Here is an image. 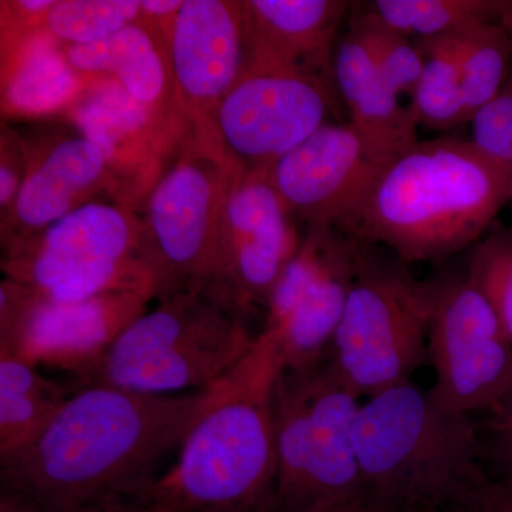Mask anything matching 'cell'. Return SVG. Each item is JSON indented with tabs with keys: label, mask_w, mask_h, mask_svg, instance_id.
Here are the masks:
<instances>
[{
	"label": "cell",
	"mask_w": 512,
	"mask_h": 512,
	"mask_svg": "<svg viewBox=\"0 0 512 512\" xmlns=\"http://www.w3.org/2000/svg\"><path fill=\"white\" fill-rule=\"evenodd\" d=\"M439 278H416L387 249L366 244L326 363L356 396L410 382L429 363Z\"/></svg>",
	"instance_id": "obj_6"
},
{
	"label": "cell",
	"mask_w": 512,
	"mask_h": 512,
	"mask_svg": "<svg viewBox=\"0 0 512 512\" xmlns=\"http://www.w3.org/2000/svg\"><path fill=\"white\" fill-rule=\"evenodd\" d=\"M484 414L477 427L485 470L494 471L491 478L512 483V384L503 399Z\"/></svg>",
	"instance_id": "obj_31"
},
{
	"label": "cell",
	"mask_w": 512,
	"mask_h": 512,
	"mask_svg": "<svg viewBox=\"0 0 512 512\" xmlns=\"http://www.w3.org/2000/svg\"><path fill=\"white\" fill-rule=\"evenodd\" d=\"M444 512H512V483L487 477L458 495Z\"/></svg>",
	"instance_id": "obj_33"
},
{
	"label": "cell",
	"mask_w": 512,
	"mask_h": 512,
	"mask_svg": "<svg viewBox=\"0 0 512 512\" xmlns=\"http://www.w3.org/2000/svg\"><path fill=\"white\" fill-rule=\"evenodd\" d=\"M282 369L278 343L261 330L220 397L185 436L177 463L128 500L153 512L274 511L272 394Z\"/></svg>",
	"instance_id": "obj_3"
},
{
	"label": "cell",
	"mask_w": 512,
	"mask_h": 512,
	"mask_svg": "<svg viewBox=\"0 0 512 512\" xmlns=\"http://www.w3.org/2000/svg\"><path fill=\"white\" fill-rule=\"evenodd\" d=\"M421 56L423 70L410 97V111L419 126L448 131L470 123L463 80L453 36L444 35L414 39Z\"/></svg>",
	"instance_id": "obj_24"
},
{
	"label": "cell",
	"mask_w": 512,
	"mask_h": 512,
	"mask_svg": "<svg viewBox=\"0 0 512 512\" xmlns=\"http://www.w3.org/2000/svg\"><path fill=\"white\" fill-rule=\"evenodd\" d=\"M151 299L153 295L137 289H111L79 302H52L29 286L3 282L0 356L23 357L79 379L147 312Z\"/></svg>",
	"instance_id": "obj_10"
},
{
	"label": "cell",
	"mask_w": 512,
	"mask_h": 512,
	"mask_svg": "<svg viewBox=\"0 0 512 512\" xmlns=\"http://www.w3.org/2000/svg\"><path fill=\"white\" fill-rule=\"evenodd\" d=\"M73 512H153L150 508L136 503L133 500H110L106 503L87 505Z\"/></svg>",
	"instance_id": "obj_37"
},
{
	"label": "cell",
	"mask_w": 512,
	"mask_h": 512,
	"mask_svg": "<svg viewBox=\"0 0 512 512\" xmlns=\"http://www.w3.org/2000/svg\"><path fill=\"white\" fill-rule=\"evenodd\" d=\"M365 247L333 227L303 231L269 298L262 328L278 343L284 369L325 362Z\"/></svg>",
	"instance_id": "obj_12"
},
{
	"label": "cell",
	"mask_w": 512,
	"mask_h": 512,
	"mask_svg": "<svg viewBox=\"0 0 512 512\" xmlns=\"http://www.w3.org/2000/svg\"><path fill=\"white\" fill-rule=\"evenodd\" d=\"M468 116L494 99L512 73V35L500 22L477 23L451 33Z\"/></svg>",
	"instance_id": "obj_25"
},
{
	"label": "cell",
	"mask_w": 512,
	"mask_h": 512,
	"mask_svg": "<svg viewBox=\"0 0 512 512\" xmlns=\"http://www.w3.org/2000/svg\"><path fill=\"white\" fill-rule=\"evenodd\" d=\"M64 52L77 72L106 74L138 103L187 131L175 101L170 37L153 23L140 18L100 42L67 46Z\"/></svg>",
	"instance_id": "obj_21"
},
{
	"label": "cell",
	"mask_w": 512,
	"mask_h": 512,
	"mask_svg": "<svg viewBox=\"0 0 512 512\" xmlns=\"http://www.w3.org/2000/svg\"><path fill=\"white\" fill-rule=\"evenodd\" d=\"M170 59L188 137L218 148L215 116L248 62L244 3L184 0L171 30Z\"/></svg>",
	"instance_id": "obj_15"
},
{
	"label": "cell",
	"mask_w": 512,
	"mask_h": 512,
	"mask_svg": "<svg viewBox=\"0 0 512 512\" xmlns=\"http://www.w3.org/2000/svg\"><path fill=\"white\" fill-rule=\"evenodd\" d=\"M402 512H423V511H416V510H404Z\"/></svg>",
	"instance_id": "obj_39"
},
{
	"label": "cell",
	"mask_w": 512,
	"mask_h": 512,
	"mask_svg": "<svg viewBox=\"0 0 512 512\" xmlns=\"http://www.w3.org/2000/svg\"><path fill=\"white\" fill-rule=\"evenodd\" d=\"M0 512H45L35 500L8 487H0Z\"/></svg>",
	"instance_id": "obj_36"
},
{
	"label": "cell",
	"mask_w": 512,
	"mask_h": 512,
	"mask_svg": "<svg viewBox=\"0 0 512 512\" xmlns=\"http://www.w3.org/2000/svg\"><path fill=\"white\" fill-rule=\"evenodd\" d=\"M183 5L184 0H143L141 2V18L153 23L170 37L175 19Z\"/></svg>",
	"instance_id": "obj_35"
},
{
	"label": "cell",
	"mask_w": 512,
	"mask_h": 512,
	"mask_svg": "<svg viewBox=\"0 0 512 512\" xmlns=\"http://www.w3.org/2000/svg\"><path fill=\"white\" fill-rule=\"evenodd\" d=\"M389 164L349 123L328 121L275 161L268 173L299 228L338 229Z\"/></svg>",
	"instance_id": "obj_16"
},
{
	"label": "cell",
	"mask_w": 512,
	"mask_h": 512,
	"mask_svg": "<svg viewBox=\"0 0 512 512\" xmlns=\"http://www.w3.org/2000/svg\"><path fill=\"white\" fill-rule=\"evenodd\" d=\"M352 10L365 30L377 70L384 82L399 96L409 94L412 97L424 63L414 40L412 42L410 37L387 26L367 6H353Z\"/></svg>",
	"instance_id": "obj_29"
},
{
	"label": "cell",
	"mask_w": 512,
	"mask_h": 512,
	"mask_svg": "<svg viewBox=\"0 0 512 512\" xmlns=\"http://www.w3.org/2000/svg\"><path fill=\"white\" fill-rule=\"evenodd\" d=\"M26 146L30 170L15 205L2 220V261L22 254L47 228L96 201L101 192L123 197L106 157L79 130L40 150L30 148L28 141Z\"/></svg>",
	"instance_id": "obj_18"
},
{
	"label": "cell",
	"mask_w": 512,
	"mask_h": 512,
	"mask_svg": "<svg viewBox=\"0 0 512 512\" xmlns=\"http://www.w3.org/2000/svg\"><path fill=\"white\" fill-rule=\"evenodd\" d=\"M512 202V175L473 141H417L383 168L338 228L404 264L446 261L474 247Z\"/></svg>",
	"instance_id": "obj_2"
},
{
	"label": "cell",
	"mask_w": 512,
	"mask_h": 512,
	"mask_svg": "<svg viewBox=\"0 0 512 512\" xmlns=\"http://www.w3.org/2000/svg\"><path fill=\"white\" fill-rule=\"evenodd\" d=\"M6 278L52 302H79L111 289L156 298L143 252L140 215L124 202L92 201L46 229L16 258Z\"/></svg>",
	"instance_id": "obj_8"
},
{
	"label": "cell",
	"mask_w": 512,
	"mask_h": 512,
	"mask_svg": "<svg viewBox=\"0 0 512 512\" xmlns=\"http://www.w3.org/2000/svg\"><path fill=\"white\" fill-rule=\"evenodd\" d=\"M30 170V157L25 138L18 130L2 127L0 137V215L9 214L15 205Z\"/></svg>",
	"instance_id": "obj_32"
},
{
	"label": "cell",
	"mask_w": 512,
	"mask_h": 512,
	"mask_svg": "<svg viewBox=\"0 0 512 512\" xmlns=\"http://www.w3.org/2000/svg\"><path fill=\"white\" fill-rule=\"evenodd\" d=\"M367 8L387 26L407 37L450 35L477 23L500 22V0H377Z\"/></svg>",
	"instance_id": "obj_26"
},
{
	"label": "cell",
	"mask_w": 512,
	"mask_h": 512,
	"mask_svg": "<svg viewBox=\"0 0 512 512\" xmlns=\"http://www.w3.org/2000/svg\"><path fill=\"white\" fill-rule=\"evenodd\" d=\"M73 392L23 357L0 356V463L28 447Z\"/></svg>",
	"instance_id": "obj_23"
},
{
	"label": "cell",
	"mask_w": 512,
	"mask_h": 512,
	"mask_svg": "<svg viewBox=\"0 0 512 512\" xmlns=\"http://www.w3.org/2000/svg\"><path fill=\"white\" fill-rule=\"evenodd\" d=\"M248 59L315 74L335 87L333 56L352 9L345 0H247ZM338 92V90H336Z\"/></svg>",
	"instance_id": "obj_19"
},
{
	"label": "cell",
	"mask_w": 512,
	"mask_h": 512,
	"mask_svg": "<svg viewBox=\"0 0 512 512\" xmlns=\"http://www.w3.org/2000/svg\"><path fill=\"white\" fill-rule=\"evenodd\" d=\"M256 340L247 319L201 293L177 295L138 316L70 386L106 384L160 396L201 392L231 375Z\"/></svg>",
	"instance_id": "obj_5"
},
{
	"label": "cell",
	"mask_w": 512,
	"mask_h": 512,
	"mask_svg": "<svg viewBox=\"0 0 512 512\" xmlns=\"http://www.w3.org/2000/svg\"><path fill=\"white\" fill-rule=\"evenodd\" d=\"M355 450L363 487L402 510L444 512L490 477L476 421L444 412L412 382L360 404Z\"/></svg>",
	"instance_id": "obj_4"
},
{
	"label": "cell",
	"mask_w": 512,
	"mask_h": 512,
	"mask_svg": "<svg viewBox=\"0 0 512 512\" xmlns=\"http://www.w3.org/2000/svg\"><path fill=\"white\" fill-rule=\"evenodd\" d=\"M303 373L308 403L285 414L275 434L279 467L301 488L306 508L366 488L355 450L360 397L340 382L326 360Z\"/></svg>",
	"instance_id": "obj_14"
},
{
	"label": "cell",
	"mask_w": 512,
	"mask_h": 512,
	"mask_svg": "<svg viewBox=\"0 0 512 512\" xmlns=\"http://www.w3.org/2000/svg\"><path fill=\"white\" fill-rule=\"evenodd\" d=\"M333 76L348 110V123L386 163L419 141V124L410 107L403 106L402 97L380 76L365 30L352 9L348 30L336 43Z\"/></svg>",
	"instance_id": "obj_20"
},
{
	"label": "cell",
	"mask_w": 512,
	"mask_h": 512,
	"mask_svg": "<svg viewBox=\"0 0 512 512\" xmlns=\"http://www.w3.org/2000/svg\"><path fill=\"white\" fill-rule=\"evenodd\" d=\"M302 234L268 168L237 165L222 202L214 268L202 295L239 318L258 308L266 311Z\"/></svg>",
	"instance_id": "obj_9"
},
{
	"label": "cell",
	"mask_w": 512,
	"mask_h": 512,
	"mask_svg": "<svg viewBox=\"0 0 512 512\" xmlns=\"http://www.w3.org/2000/svg\"><path fill=\"white\" fill-rule=\"evenodd\" d=\"M431 400L444 412L487 413L512 384V343L466 272L440 276L429 330Z\"/></svg>",
	"instance_id": "obj_13"
},
{
	"label": "cell",
	"mask_w": 512,
	"mask_h": 512,
	"mask_svg": "<svg viewBox=\"0 0 512 512\" xmlns=\"http://www.w3.org/2000/svg\"><path fill=\"white\" fill-rule=\"evenodd\" d=\"M89 86L46 29L13 43L3 70V111L37 117L57 113L79 99Z\"/></svg>",
	"instance_id": "obj_22"
},
{
	"label": "cell",
	"mask_w": 512,
	"mask_h": 512,
	"mask_svg": "<svg viewBox=\"0 0 512 512\" xmlns=\"http://www.w3.org/2000/svg\"><path fill=\"white\" fill-rule=\"evenodd\" d=\"M507 28L510 29L512 32V6L510 10V15H508Z\"/></svg>",
	"instance_id": "obj_38"
},
{
	"label": "cell",
	"mask_w": 512,
	"mask_h": 512,
	"mask_svg": "<svg viewBox=\"0 0 512 512\" xmlns=\"http://www.w3.org/2000/svg\"><path fill=\"white\" fill-rule=\"evenodd\" d=\"M474 146L512 175V73L500 93L470 120Z\"/></svg>",
	"instance_id": "obj_30"
},
{
	"label": "cell",
	"mask_w": 512,
	"mask_h": 512,
	"mask_svg": "<svg viewBox=\"0 0 512 512\" xmlns=\"http://www.w3.org/2000/svg\"><path fill=\"white\" fill-rule=\"evenodd\" d=\"M399 505L383 500L369 490L359 493L343 495L333 500L322 501L313 504L311 507L295 511H274V512H402Z\"/></svg>",
	"instance_id": "obj_34"
},
{
	"label": "cell",
	"mask_w": 512,
	"mask_h": 512,
	"mask_svg": "<svg viewBox=\"0 0 512 512\" xmlns=\"http://www.w3.org/2000/svg\"><path fill=\"white\" fill-rule=\"evenodd\" d=\"M336 94L305 70L248 59L215 116V143L242 167L269 168L330 121Z\"/></svg>",
	"instance_id": "obj_11"
},
{
	"label": "cell",
	"mask_w": 512,
	"mask_h": 512,
	"mask_svg": "<svg viewBox=\"0 0 512 512\" xmlns=\"http://www.w3.org/2000/svg\"><path fill=\"white\" fill-rule=\"evenodd\" d=\"M69 114L106 157L123 197L143 194L144 200L163 164L188 140L183 127L158 117L111 77L89 83Z\"/></svg>",
	"instance_id": "obj_17"
},
{
	"label": "cell",
	"mask_w": 512,
	"mask_h": 512,
	"mask_svg": "<svg viewBox=\"0 0 512 512\" xmlns=\"http://www.w3.org/2000/svg\"><path fill=\"white\" fill-rule=\"evenodd\" d=\"M141 18L137 0H60L45 22L57 42L83 46L100 42Z\"/></svg>",
	"instance_id": "obj_27"
},
{
	"label": "cell",
	"mask_w": 512,
	"mask_h": 512,
	"mask_svg": "<svg viewBox=\"0 0 512 512\" xmlns=\"http://www.w3.org/2000/svg\"><path fill=\"white\" fill-rule=\"evenodd\" d=\"M225 379L201 392L173 396L106 384L74 389L46 429L0 463V485L28 495L45 512L128 500L156 477L157 464L181 447L220 397Z\"/></svg>",
	"instance_id": "obj_1"
},
{
	"label": "cell",
	"mask_w": 512,
	"mask_h": 512,
	"mask_svg": "<svg viewBox=\"0 0 512 512\" xmlns=\"http://www.w3.org/2000/svg\"><path fill=\"white\" fill-rule=\"evenodd\" d=\"M237 165L188 138L144 198V259L156 298L204 293L210 284L222 202Z\"/></svg>",
	"instance_id": "obj_7"
},
{
	"label": "cell",
	"mask_w": 512,
	"mask_h": 512,
	"mask_svg": "<svg viewBox=\"0 0 512 512\" xmlns=\"http://www.w3.org/2000/svg\"><path fill=\"white\" fill-rule=\"evenodd\" d=\"M464 272L490 303L512 343V225L495 221L471 248Z\"/></svg>",
	"instance_id": "obj_28"
}]
</instances>
